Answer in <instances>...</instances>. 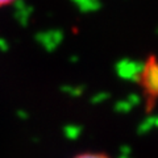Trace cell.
Wrapping results in <instances>:
<instances>
[{"instance_id": "cell-1", "label": "cell", "mask_w": 158, "mask_h": 158, "mask_svg": "<svg viewBox=\"0 0 158 158\" xmlns=\"http://www.w3.org/2000/svg\"><path fill=\"white\" fill-rule=\"evenodd\" d=\"M75 158H110L106 154H99V153H86V154H81Z\"/></svg>"}, {"instance_id": "cell-2", "label": "cell", "mask_w": 158, "mask_h": 158, "mask_svg": "<svg viewBox=\"0 0 158 158\" xmlns=\"http://www.w3.org/2000/svg\"><path fill=\"white\" fill-rule=\"evenodd\" d=\"M13 2H16V0H0V8L7 7V6H11Z\"/></svg>"}]
</instances>
